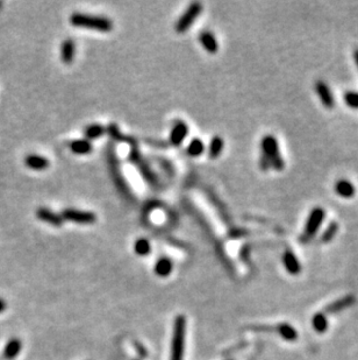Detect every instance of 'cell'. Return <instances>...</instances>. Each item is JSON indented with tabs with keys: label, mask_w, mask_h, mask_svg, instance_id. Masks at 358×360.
<instances>
[{
	"label": "cell",
	"mask_w": 358,
	"mask_h": 360,
	"mask_svg": "<svg viewBox=\"0 0 358 360\" xmlns=\"http://www.w3.org/2000/svg\"><path fill=\"white\" fill-rule=\"evenodd\" d=\"M70 24L74 27L93 29L98 32H110L114 28V22L107 17L89 14V13L74 12L70 15Z\"/></svg>",
	"instance_id": "6da1fadb"
},
{
	"label": "cell",
	"mask_w": 358,
	"mask_h": 360,
	"mask_svg": "<svg viewBox=\"0 0 358 360\" xmlns=\"http://www.w3.org/2000/svg\"><path fill=\"white\" fill-rule=\"evenodd\" d=\"M185 327H186V320H185V317L183 315H179V316L176 317L174 325V336H172L170 360H183Z\"/></svg>",
	"instance_id": "7a4b0ae2"
},
{
	"label": "cell",
	"mask_w": 358,
	"mask_h": 360,
	"mask_svg": "<svg viewBox=\"0 0 358 360\" xmlns=\"http://www.w3.org/2000/svg\"><path fill=\"white\" fill-rule=\"evenodd\" d=\"M129 161L130 163H133L136 167V169L139 170V173L142 175V177L148 182L150 186L154 188L158 187V178L156 176V174L152 171L150 166L148 164V162L145 161V159L140 154L138 148L133 147L129 152Z\"/></svg>",
	"instance_id": "3957f363"
},
{
	"label": "cell",
	"mask_w": 358,
	"mask_h": 360,
	"mask_svg": "<svg viewBox=\"0 0 358 360\" xmlns=\"http://www.w3.org/2000/svg\"><path fill=\"white\" fill-rule=\"evenodd\" d=\"M108 163L110 168V173H112L113 181L115 183V186L118 187V189L121 191V194L126 199L132 200L133 199V193L130 191L128 188V184H127L126 180L123 178V175L121 173V169H120L118 158H116L115 152L112 151V148H108Z\"/></svg>",
	"instance_id": "277c9868"
},
{
	"label": "cell",
	"mask_w": 358,
	"mask_h": 360,
	"mask_svg": "<svg viewBox=\"0 0 358 360\" xmlns=\"http://www.w3.org/2000/svg\"><path fill=\"white\" fill-rule=\"evenodd\" d=\"M201 11H203V5H201V2L199 1L192 2V4H190V6L186 8V11L181 14V17L176 21L175 31L180 34L187 32L191 26L193 25L195 19L201 14Z\"/></svg>",
	"instance_id": "5b68a950"
},
{
	"label": "cell",
	"mask_w": 358,
	"mask_h": 360,
	"mask_svg": "<svg viewBox=\"0 0 358 360\" xmlns=\"http://www.w3.org/2000/svg\"><path fill=\"white\" fill-rule=\"evenodd\" d=\"M61 216L63 220H69V222L78 224H86V225L93 224L97 220L96 213L90 211H83V210H78V209H71V207L64 209L63 211L61 212Z\"/></svg>",
	"instance_id": "8992f818"
},
{
	"label": "cell",
	"mask_w": 358,
	"mask_h": 360,
	"mask_svg": "<svg viewBox=\"0 0 358 360\" xmlns=\"http://www.w3.org/2000/svg\"><path fill=\"white\" fill-rule=\"evenodd\" d=\"M325 211L322 207H315L309 213L307 220H306L304 235L307 239H311L319 229H320L322 222H323Z\"/></svg>",
	"instance_id": "52a82bcc"
},
{
	"label": "cell",
	"mask_w": 358,
	"mask_h": 360,
	"mask_svg": "<svg viewBox=\"0 0 358 360\" xmlns=\"http://www.w3.org/2000/svg\"><path fill=\"white\" fill-rule=\"evenodd\" d=\"M315 91H317L319 98H320L321 103L323 104L324 108L333 109L335 105V99L333 93H331L329 86L327 85L322 80H318L315 82Z\"/></svg>",
	"instance_id": "ba28073f"
},
{
	"label": "cell",
	"mask_w": 358,
	"mask_h": 360,
	"mask_svg": "<svg viewBox=\"0 0 358 360\" xmlns=\"http://www.w3.org/2000/svg\"><path fill=\"white\" fill-rule=\"evenodd\" d=\"M187 134H188L187 124H185L184 121L176 122L170 132L169 142H170L172 146H180L185 140V138L187 137Z\"/></svg>",
	"instance_id": "9c48e42d"
},
{
	"label": "cell",
	"mask_w": 358,
	"mask_h": 360,
	"mask_svg": "<svg viewBox=\"0 0 358 360\" xmlns=\"http://www.w3.org/2000/svg\"><path fill=\"white\" fill-rule=\"evenodd\" d=\"M36 217L41 219L42 222L50 224V225L60 228L63 224V218H62L61 213H56L53 210L48 209V207H38L36 210Z\"/></svg>",
	"instance_id": "30bf717a"
},
{
	"label": "cell",
	"mask_w": 358,
	"mask_h": 360,
	"mask_svg": "<svg viewBox=\"0 0 358 360\" xmlns=\"http://www.w3.org/2000/svg\"><path fill=\"white\" fill-rule=\"evenodd\" d=\"M260 148H262V154L266 155L270 159V162H271V159L279 155L278 142H277V139L271 134L265 135L262 139V141H260Z\"/></svg>",
	"instance_id": "8fae6325"
},
{
	"label": "cell",
	"mask_w": 358,
	"mask_h": 360,
	"mask_svg": "<svg viewBox=\"0 0 358 360\" xmlns=\"http://www.w3.org/2000/svg\"><path fill=\"white\" fill-rule=\"evenodd\" d=\"M25 164L26 167L29 168V169L41 171L45 170L49 166H50V161H49L45 157H42V155L29 154L25 158Z\"/></svg>",
	"instance_id": "7c38bea8"
},
{
	"label": "cell",
	"mask_w": 358,
	"mask_h": 360,
	"mask_svg": "<svg viewBox=\"0 0 358 360\" xmlns=\"http://www.w3.org/2000/svg\"><path fill=\"white\" fill-rule=\"evenodd\" d=\"M199 41L201 46H203V48L207 53L215 54L219 50V42H217L216 38L214 37V34L210 31L200 32Z\"/></svg>",
	"instance_id": "4fadbf2b"
},
{
	"label": "cell",
	"mask_w": 358,
	"mask_h": 360,
	"mask_svg": "<svg viewBox=\"0 0 358 360\" xmlns=\"http://www.w3.org/2000/svg\"><path fill=\"white\" fill-rule=\"evenodd\" d=\"M355 302H356V298H355V296H353V295H347V296L342 297L337 301H334V302L330 303L329 306L325 307L324 311L327 314L340 313V311L347 309V308L353 306Z\"/></svg>",
	"instance_id": "5bb4252c"
},
{
	"label": "cell",
	"mask_w": 358,
	"mask_h": 360,
	"mask_svg": "<svg viewBox=\"0 0 358 360\" xmlns=\"http://www.w3.org/2000/svg\"><path fill=\"white\" fill-rule=\"evenodd\" d=\"M76 54V43L71 38L65 39L61 44V60L65 64H69L73 61Z\"/></svg>",
	"instance_id": "9a60e30c"
},
{
	"label": "cell",
	"mask_w": 358,
	"mask_h": 360,
	"mask_svg": "<svg viewBox=\"0 0 358 360\" xmlns=\"http://www.w3.org/2000/svg\"><path fill=\"white\" fill-rule=\"evenodd\" d=\"M283 264H284V267L289 274L297 275L301 272L300 262L291 251H286L283 254Z\"/></svg>",
	"instance_id": "2e32d148"
},
{
	"label": "cell",
	"mask_w": 358,
	"mask_h": 360,
	"mask_svg": "<svg viewBox=\"0 0 358 360\" xmlns=\"http://www.w3.org/2000/svg\"><path fill=\"white\" fill-rule=\"evenodd\" d=\"M70 149L74 154L86 155L92 153L93 146L92 142L87 140V139H78V140L70 142Z\"/></svg>",
	"instance_id": "e0dca14e"
},
{
	"label": "cell",
	"mask_w": 358,
	"mask_h": 360,
	"mask_svg": "<svg viewBox=\"0 0 358 360\" xmlns=\"http://www.w3.org/2000/svg\"><path fill=\"white\" fill-rule=\"evenodd\" d=\"M335 191L343 199H351L356 193L354 184L348 180H340L335 183Z\"/></svg>",
	"instance_id": "ac0fdd59"
},
{
	"label": "cell",
	"mask_w": 358,
	"mask_h": 360,
	"mask_svg": "<svg viewBox=\"0 0 358 360\" xmlns=\"http://www.w3.org/2000/svg\"><path fill=\"white\" fill-rule=\"evenodd\" d=\"M275 331L278 332V335L282 337L283 339L287 340V342H294L298 339V332L297 330L293 327L291 324L282 323L275 327Z\"/></svg>",
	"instance_id": "d6986e66"
},
{
	"label": "cell",
	"mask_w": 358,
	"mask_h": 360,
	"mask_svg": "<svg viewBox=\"0 0 358 360\" xmlns=\"http://www.w3.org/2000/svg\"><path fill=\"white\" fill-rule=\"evenodd\" d=\"M172 267H174V265H172L171 259H169L167 257L159 258L155 265V273L157 274L158 277L163 278L168 277V275H170L171 273Z\"/></svg>",
	"instance_id": "ffe728a7"
},
{
	"label": "cell",
	"mask_w": 358,
	"mask_h": 360,
	"mask_svg": "<svg viewBox=\"0 0 358 360\" xmlns=\"http://www.w3.org/2000/svg\"><path fill=\"white\" fill-rule=\"evenodd\" d=\"M223 147H224L223 139L219 137V135L213 137L210 142V147H208V157L211 159H216L221 153H222Z\"/></svg>",
	"instance_id": "44dd1931"
},
{
	"label": "cell",
	"mask_w": 358,
	"mask_h": 360,
	"mask_svg": "<svg viewBox=\"0 0 358 360\" xmlns=\"http://www.w3.org/2000/svg\"><path fill=\"white\" fill-rule=\"evenodd\" d=\"M107 132L109 133L110 137H112L115 141L127 142V144L133 145V147H135L136 141H135L134 139H133V138H129V137H127V135L122 134V133L120 132V129H119V127H118V125H115V124H109V125H108V127H107Z\"/></svg>",
	"instance_id": "7402d4cb"
},
{
	"label": "cell",
	"mask_w": 358,
	"mask_h": 360,
	"mask_svg": "<svg viewBox=\"0 0 358 360\" xmlns=\"http://www.w3.org/2000/svg\"><path fill=\"white\" fill-rule=\"evenodd\" d=\"M107 133V127L99 124H92L89 125L87 127L84 129V134H85V139L87 140H94V139L100 138L102 135Z\"/></svg>",
	"instance_id": "603a6c76"
},
{
	"label": "cell",
	"mask_w": 358,
	"mask_h": 360,
	"mask_svg": "<svg viewBox=\"0 0 358 360\" xmlns=\"http://www.w3.org/2000/svg\"><path fill=\"white\" fill-rule=\"evenodd\" d=\"M312 326L315 331L319 333H323L328 330V320L325 317V314L323 313H317L314 314L313 319H312Z\"/></svg>",
	"instance_id": "cb8c5ba5"
},
{
	"label": "cell",
	"mask_w": 358,
	"mask_h": 360,
	"mask_svg": "<svg viewBox=\"0 0 358 360\" xmlns=\"http://www.w3.org/2000/svg\"><path fill=\"white\" fill-rule=\"evenodd\" d=\"M204 151H205V145H204V142L201 141V139H199V138L192 139L186 149L187 154L192 158L199 157V155L204 153Z\"/></svg>",
	"instance_id": "d4e9b609"
},
{
	"label": "cell",
	"mask_w": 358,
	"mask_h": 360,
	"mask_svg": "<svg viewBox=\"0 0 358 360\" xmlns=\"http://www.w3.org/2000/svg\"><path fill=\"white\" fill-rule=\"evenodd\" d=\"M21 342L18 339H12L9 340L6 345L4 356L6 359H14L16 356L19 355V352L21 351Z\"/></svg>",
	"instance_id": "484cf974"
},
{
	"label": "cell",
	"mask_w": 358,
	"mask_h": 360,
	"mask_svg": "<svg viewBox=\"0 0 358 360\" xmlns=\"http://www.w3.org/2000/svg\"><path fill=\"white\" fill-rule=\"evenodd\" d=\"M134 251L138 255L141 257H145V255L150 254L151 252V244L146 238H139L134 244Z\"/></svg>",
	"instance_id": "4316f807"
},
{
	"label": "cell",
	"mask_w": 358,
	"mask_h": 360,
	"mask_svg": "<svg viewBox=\"0 0 358 360\" xmlns=\"http://www.w3.org/2000/svg\"><path fill=\"white\" fill-rule=\"evenodd\" d=\"M344 103L351 109H358V92L348 91L343 96Z\"/></svg>",
	"instance_id": "83f0119b"
},
{
	"label": "cell",
	"mask_w": 358,
	"mask_h": 360,
	"mask_svg": "<svg viewBox=\"0 0 358 360\" xmlns=\"http://www.w3.org/2000/svg\"><path fill=\"white\" fill-rule=\"evenodd\" d=\"M337 230H338V224L335 223V222L330 223V225L328 226L327 230H325L324 233L321 237L322 241H323V242H328V241H329V240L333 239L334 237H335V235H336Z\"/></svg>",
	"instance_id": "f1b7e54d"
},
{
	"label": "cell",
	"mask_w": 358,
	"mask_h": 360,
	"mask_svg": "<svg viewBox=\"0 0 358 360\" xmlns=\"http://www.w3.org/2000/svg\"><path fill=\"white\" fill-rule=\"evenodd\" d=\"M271 167L277 171H282L283 169H284L285 162H284V160H283V157L281 154L271 159Z\"/></svg>",
	"instance_id": "f546056e"
},
{
	"label": "cell",
	"mask_w": 358,
	"mask_h": 360,
	"mask_svg": "<svg viewBox=\"0 0 358 360\" xmlns=\"http://www.w3.org/2000/svg\"><path fill=\"white\" fill-rule=\"evenodd\" d=\"M271 167V162H270V159L264 154H260L259 158V168L262 171H268Z\"/></svg>",
	"instance_id": "4dcf8cb0"
},
{
	"label": "cell",
	"mask_w": 358,
	"mask_h": 360,
	"mask_svg": "<svg viewBox=\"0 0 358 360\" xmlns=\"http://www.w3.org/2000/svg\"><path fill=\"white\" fill-rule=\"evenodd\" d=\"M135 348H136V350H138V352H139V355H140V356H142V357H146V351H145V349L143 348V346L140 345V344H136Z\"/></svg>",
	"instance_id": "1f68e13d"
},
{
	"label": "cell",
	"mask_w": 358,
	"mask_h": 360,
	"mask_svg": "<svg viewBox=\"0 0 358 360\" xmlns=\"http://www.w3.org/2000/svg\"><path fill=\"white\" fill-rule=\"evenodd\" d=\"M5 309H6V302L4 300H1V298H0V313L5 311Z\"/></svg>",
	"instance_id": "d6a6232c"
},
{
	"label": "cell",
	"mask_w": 358,
	"mask_h": 360,
	"mask_svg": "<svg viewBox=\"0 0 358 360\" xmlns=\"http://www.w3.org/2000/svg\"><path fill=\"white\" fill-rule=\"evenodd\" d=\"M354 58H355V62H356V64H357V68H358V49L355 50V53H354Z\"/></svg>",
	"instance_id": "836d02e7"
}]
</instances>
